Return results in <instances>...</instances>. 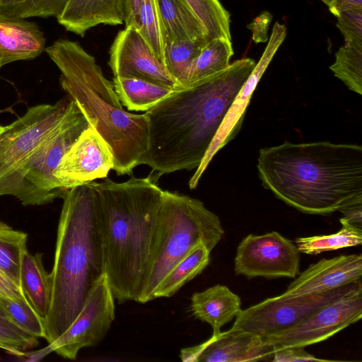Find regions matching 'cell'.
Masks as SVG:
<instances>
[{
  "instance_id": "obj_1",
  "label": "cell",
  "mask_w": 362,
  "mask_h": 362,
  "mask_svg": "<svg viewBox=\"0 0 362 362\" xmlns=\"http://www.w3.org/2000/svg\"><path fill=\"white\" fill-rule=\"evenodd\" d=\"M250 58L236 60L224 71L183 88L147 110V151L142 164L164 174L197 169L236 95L252 72Z\"/></svg>"
},
{
  "instance_id": "obj_2",
  "label": "cell",
  "mask_w": 362,
  "mask_h": 362,
  "mask_svg": "<svg viewBox=\"0 0 362 362\" xmlns=\"http://www.w3.org/2000/svg\"><path fill=\"white\" fill-rule=\"evenodd\" d=\"M257 170L262 185L288 205L327 215L362 204V147L329 141L261 148Z\"/></svg>"
},
{
  "instance_id": "obj_3",
  "label": "cell",
  "mask_w": 362,
  "mask_h": 362,
  "mask_svg": "<svg viewBox=\"0 0 362 362\" xmlns=\"http://www.w3.org/2000/svg\"><path fill=\"white\" fill-rule=\"evenodd\" d=\"M93 183L111 291L118 303H139L153 257L163 190L150 176Z\"/></svg>"
},
{
  "instance_id": "obj_4",
  "label": "cell",
  "mask_w": 362,
  "mask_h": 362,
  "mask_svg": "<svg viewBox=\"0 0 362 362\" xmlns=\"http://www.w3.org/2000/svg\"><path fill=\"white\" fill-rule=\"evenodd\" d=\"M62 198L50 273L52 298L45 320L49 344L73 323L105 274L100 209L93 181L66 189Z\"/></svg>"
},
{
  "instance_id": "obj_5",
  "label": "cell",
  "mask_w": 362,
  "mask_h": 362,
  "mask_svg": "<svg viewBox=\"0 0 362 362\" xmlns=\"http://www.w3.org/2000/svg\"><path fill=\"white\" fill-rule=\"evenodd\" d=\"M45 51L61 72L62 89L109 145L114 158L112 170L117 175H131L142 164L148 148L145 115L123 108L112 82L78 42L59 40Z\"/></svg>"
},
{
  "instance_id": "obj_6",
  "label": "cell",
  "mask_w": 362,
  "mask_h": 362,
  "mask_svg": "<svg viewBox=\"0 0 362 362\" xmlns=\"http://www.w3.org/2000/svg\"><path fill=\"white\" fill-rule=\"evenodd\" d=\"M223 234L218 216L201 201L163 190L153 257L139 303L153 300L162 279L197 245L211 251Z\"/></svg>"
},
{
  "instance_id": "obj_7",
  "label": "cell",
  "mask_w": 362,
  "mask_h": 362,
  "mask_svg": "<svg viewBox=\"0 0 362 362\" xmlns=\"http://www.w3.org/2000/svg\"><path fill=\"white\" fill-rule=\"evenodd\" d=\"M91 126L74 101L58 124L8 173L0 178V196L11 195L24 206H40L62 198L54 173L79 135Z\"/></svg>"
},
{
  "instance_id": "obj_8",
  "label": "cell",
  "mask_w": 362,
  "mask_h": 362,
  "mask_svg": "<svg viewBox=\"0 0 362 362\" xmlns=\"http://www.w3.org/2000/svg\"><path fill=\"white\" fill-rule=\"evenodd\" d=\"M359 281L333 290L300 296H280L241 310L231 328L264 338L289 329L323 305L361 287Z\"/></svg>"
},
{
  "instance_id": "obj_9",
  "label": "cell",
  "mask_w": 362,
  "mask_h": 362,
  "mask_svg": "<svg viewBox=\"0 0 362 362\" xmlns=\"http://www.w3.org/2000/svg\"><path fill=\"white\" fill-rule=\"evenodd\" d=\"M115 298L105 274L90 291L81 311L57 339L46 347L26 353L28 361H36L52 352L74 360L84 347L100 343L110 329L115 317Z\"/></svg>"
},
{
  "instance_id": "obj_10",
  "label": "cell",
  "mask_w": 362,
  "mask_h": 362,
  "mask_svg": "<svg viewBox=\"0 0 362 362\" xmlns=\"http://www.w3.org/2000/svg\"><path fill=\"white\" fill-rule=\"evenodd\" d=\"M361 317L362 286L323 305L295 326L262 339L274 348H305L329 339Z\"/></svg>"
},
{
  "instance_id": "obj_11",
  "label": "cell",
  "mask_w": 362,
  "mask_h": 362,
  "mask_svg": "<svg viewBox=\"0 0 362 362\" xmlns=\"http://www.w3.org/2000/svg\"><path fill=\"white\" fill-rule=\"evenodd\" d=\"M300 259L296 245L278 232L250 234L237 247L234 271L248 279H293L299 274Z\"/></svg>"
},
{
  "instance_id": "obj_12",
  "label": "cell",
  "mask_w": 362,
  "mask_h": 362,
  "mask_svg": "<svg viewBox=\"0 0 362 362\" xmlns=\"http://www.w3.org/2000/svg\"><path fill=\"white\" fill-rule=\"evenodd\" d=\"M69 100L33 106L0 132V178L8 173L62 119Z\"/></svg>"
},
{
  "instance_id": "obj_13",
  "label": "cell",
  "mask_w": 362,
  "mask_h": 362,
  "mask_svg": "<svg viewBox=\"0 0 362 362\" xmlns=\"http://www.w3.org/2000/svg\"><path fill=\"white\" fill-rule=\"evenodd\" d=\"M114 166L112 152L97 130L86 129L63 156L54 177L60 187L69 189L106 178Z\"/></svg>"
},
{
  "instance_id": "obj_14",
  "label": "cell",
  "mask_w": 362,
  "mask_h": 362,
  "mask_svg": "<svg viewBox=\"0 0 362 362\" xmlns=\"http://www.w3.org/2000/svg\"><path fill=\"white\" fill-rule=\"evenodd\" d=\"M113 77L136 78L174 90L181 88L134 27L118 32L110 49Z\"/></svg>"
},
{
  "instance_id": "obj_15",
  "label": "cell",
  "mask_w": 362,
  "mask_h": 362,
  "mask_svg": "<svg viewBox=\"0 0 362 362\" xmlns=\"http://www.w3.org/2000/svg\"><path fill=\"white\" fill-rule=\"evenodd\" d=\"M286 36L285 25L276 22L261 59L236 95L202 162L189 181V187L191 189L197 186L203 173L216 153L238 134L252 95Z\"/></svg>"
},
{
  "instance_id": "obj_16",
  "label": "cell",
  "mask_w": 362,
  "mask_h": 362,
  "mask_svg": "<svg viewBox=\"0 0 362 362\" xmlns=\"http://www.w3.org/2000/svg\"><path fill=\"white\" fill-rule=\"evenodd\" d=\"M274 351V345L257 334L231 328L181 349L180 357L184 362L271 361Z\"/></svg>"
},
{
  "instance_id": "obj_17",
  "label": "cell",
  "mask_w": 362,
  "mask_h": 362,
  "mask_svg": "<svg viewBox=\"0 0 362 362\" xmlns=\"http://www.w3.org/2000/svg\"><path fill=\"white\" fill-rule=\"evenodd\" d=\"M362 255H344L310 264L282 294L300 296L322 293L361 281Z\"/></svg>"
},
{
  "instance_id": "obj_18",
  "label": "cell",
  "mask_w": 362,
  "mask_h": 362,
  "mask_svg": "<svg viewBox=\"0 0 362 362\" xmlns=\"http://www.w3.org/2000/svg\"><path fill=\"white\" fill-rule=\"evenodd\" d=\"M43 33L24 18L0 14V63L33 59L45 49Z\"/></svg>"
},
{
  "instance_id": "obj_19",
  "label": "cell",
  "mask_w": 362,
  "mask_h": 362,
  "mask_svg": "<svg viewBox=\"0 0 362 362\" xmlns=\"http://www.w3.org/2000/svg\"><path fill=\"white\" fill-rule=\"evenodd\" d=\"M57 18L66 30L82 37L100 24L124 23L121 0H69Z\"/></svg>"
},
{
  "instance_id": "obj_20",
  "label": "cell",
  "mask_w": 362,
  "mask_h": 362,
  "mask_svg": "<svg viewBox=\"0 0 362 362\" xmlns=\"http://www.w3.org/2000/svg\"><path fill=\"white\" fill-rule=\"evenodd\" d=\"M190 310L195 318L211 325L212 335H218L221 328L241 310V300L226 286L217 284L194 293L191 298Z\"/></svg>"
},
{
  "instance_id": "obj_21",
  "label": "cell",
  "mask_w": 362,
  "mask_h": 362,
  "mask_svg": "<svg viewBox=\"0 0 362 362\" xmlns=\"http://www.w3.org/2000/svg\"><path fill=\"white\" fill-rule=\"evenodd\" d=\"M21 290L37 315L45 320L52 298V279L42 262V255L25 250L20 268Z\"/></svg>"
},
{
  "instance_id": "obj_22",
  "label": "cell",
  "mask_w": 362,
  "mask_h": 362,
  "mask_svg": "<svg viewBox=\"0 0 362 362\" xmlns=\"http://www.w3.org/2000/svg\"><path fill=\"white\" fill-rule=\"evenodd\" d=\"M163 42L209 39L203 27L184 0H156Z\"/></svg>"
},
{
  "instance_id": "obj_23",
  "label": "cell",
  "mask_w": 362,
  "mask_h": 362,
  "mask_svg": "<svg viewBox=\"0 0 362 362\" xmlns=\"http://www.w3.org/2000/svg\"><path fill=\"white\" fill-rule=\"evenodd\" d=\"M112 84L120 103L129 111L146 112L174 90L136 78L113 77Z\"/></svg>"
},
{
  "instance_id": "obj_24",
  "label": "cell",
  "mask_w": 362,
  "mask_h": 362,
  "mask_svg": "<svg viewBox=\"0 0 362 362\" xmlns=\"http://www.w3.org/2000/svg\"><path fill=\"white\" fill-rule=\"evenodd\" d=\"M210 252L204 245H197L165 276L156 289L153 299L173 296L200 274L209 264Z\"/></svg>"
},
{
  "instance_id": "obj_25",
  "label": "cell",
  "mask_w": 362,
  "mask_h": 362,
  "mask_svg": "<svg viewBox=\"0 0 362 362\" xmlns=\"http://www.w3.org/2000/svg\"><path fill=\"white\" fill-rule=\"evenodd\" d=\"M233 54L231 41L223 38L210 40L192 63L186 86L226 69Z\"/></svg>"
},
{
  "instance_id": "obj_26",
  "label": "cell",
  "mask_w": 362,
  "mask_h": 362,
  "mask_svg": "<svg viewBox=\"0 0 362 362\" xmlns=\"http://www.w3.org/2000/svg\"><path fill=\"white\" fill-rule=\"evenodd\" d=\"M209 40H185L163 43V64L180 88L186 86L192 63Z\"/></svg>"
},
{
  "instance_id": "obj_27",
  "label": "cell",
  "mask_w": 362,
  "mask_h": 362,
  "mask_svg": "<svg viewBox=\"0 0 362 362\" xmlns=\"http://www.w3.org/2000/svg\"><path fill=\"white\" fill-rule=\"evenodd\" d=\"M339 221L341 228L336 233L296 238L295 243L298 251L307 255H317L360 245L362 243V229L352 226L344 218Z\"/></svg>"
},
{
  "instance_id": "obj_28",
  "label": "cell",
  "mask_w": 362,
  "mask_h": 362,
  "mask_svg": "<svg viewBox=\"0 0 362 362\" xmlns=\"http://www.w3.org/2000/svg\"><path fill=\"white\" fill-rule=\"evenodd\" d=\"M28 235L0 221V269L20 288L23 252L27 250Z\"/></svg>"
},
{
  "instance_id": "obj_29",
  "label": "cell",
  "mask_w": 362,
  "mask_h": 362,
  "mask_svg": "<svg viewBox=\"0 0 362 362\" xmlns=\"http://www.w3.org/2000/svg\"><path fill=\"white\" fill-rule=\"evenodd\" d=\"M211 39L231 41L230 14L219 0H184Z\"/></svg>"
},
{
  "instance_id": "obj_30",
  "label": "cell",
  "mask_w": 362,
  "mask_h": 362,
  "mask_svg": "<svg viewBox=\"0 0 362 362\" xmlns=\"http://www.w3.org/2000/svg\"><path fill=\"white\" fill-rule=\"evenodd\" d=\"M329 69L349 89L362 95V45L346 42Z\"/></svg>"
},
{
  "instance_id": "obj_31",
  "label": "cell",
  "mask_w": 362,
  "mask_h": 362,
  "mask_svg": "<svg viewBox=\"0 0 362 362\" xmlns=\"http://www.w3.org/2000/svg\"><path fill=\"white\" fill-rule=\"evenodd\" d=\"M69 0H0V14L26 18L56 17Z\"/></svg>"
},
{
  "instance_id": "obj_32",
  "label": "cell",
  "mask_w": 362,
  "mask_h": 362,
  "mask_svg": "<svg viewBox=\"0 0 362 362\" xmlns=\"http://www.w3.org/2000/svg\"><path fill=\"white\" fill-rule=\"evenodd\" d=\"M0 308L8 319L18 328L35 337L45 339V320L30 305L0 298Z\"/></svg>"
},
{
  "instance_id": "obj_33",
  "label": "cell",
  "mask_w": 362,
  "mask_h": 362,
  "mask_svg": "<svg viewBox=\"0 0 362 362\" xmlns=\"http://www.w3.org/2000/svg\"><path fill=\"white\" fill-rule=\"evenodd\" d=\"M136 30L163 63V42L156 0H144Z\"/></svg>"
},
{
  "instance_id": "obj_34",
  "label": "cell",
  "mask_w": 362,
  "mask_h": 362,
  "mask_svg": "<svg viewBox=\"0 0 362 362\" xmlns=\"http://www.w3.org/2000/svg\"><path fill=\"white\" fill-rule=\"evenodd\" d=\"M38 344L35 337L18 328L0 308V349L13 355L25 356L27 350Z\"/></svg>"
},
{
  "instance_id": "obj_35",
  "label": "cell",
  "mask_w": 362,
  "mask_h": 362,
  "mask_svg": "<svg viewBox=\"0 0 362 362\" xmlns=\"http://www.w3.org/2000/svg\"><path fill=\"white\" fill-rule=\"evenodd\" d=\"M337 17L346 42L362 45V7L342 11Z\"/></svg>"
},
{
  "instance_id": "obj_36",
  "label": "cell",
  "mask_w": 362,
  "mask_h": 362,
  "mask_svg": "<svg viewBox=\"0 0 362 362\" xmlns=\"http://www.w3.org/2000/svg\"><path fill=\"white\" fill-rule=\"evenodd\" d=\"M272 362H296V361H333L315 357L304 350V347H281L274 348Z\"/></svg>"
},
{
  "instance_id": "obj_37",
  "label": "cell",
  "mask_w": 362,
  "mask_h": 362,
  "mask_svg": "<svg viewBox=\"0 0 362 362\" xmlns=\"http://www.w3.org/2000/svg\"><path fill=\"white\" fill-rule=\"evenodd\" d=\"M272 16L268 11H264L247 25L248 29L252 33L255 42H265L268 40L267 33Z\"/></svg>"
},
{
  "instance_id": "obj_38",
  "label": "cell",
  "mask_w": 362,
  "mask_h": 362,
  "mask_svg": "<svg viewBox=\"0 0 362 362\" xmlns=\"http://www.w3.org/2000/svg\"><path fill=\"white\" fill-rule=\"evenodd\" d=\"M0 298H9L29 305L21 288L0 269Z\"/></svg>"
},
{
  "instance_id": "obj_39",
  "label": "cell",
  "mask_w": 362,
  "mask_h": 362,
  "mask_svg": "<svg viewBox=\"0 0 362 362\" xmlns=\"http://www.w3.org/2000/svg\"><path fill=\"white\" fill-rule=\"evenodd\" d=\"M125 27L137 28L144 0H121Z\"/></svg>"
},
{
  "instance_id": "obj_40",
  "label": "cell",
  "mask_w": 362,
  "mask_h": 362,
  "mask_svg": "<svg viewBox=\"0 0 362 362\" xmlns=\"http://www.w3.org/2000/svg\"><path fill=\"white\" fill-rule=\"evenodd\" d=\"M348 223L362 229V204H354L345 207L339 211Z\"/></svg>"
},
{
  "instance_id": "obj_41",
  "label": "cell",
  "mask_w": 362,
  "mask_h": 362,
  "mask_svg": "<svg viewBox=\"0 0 362 362\" xmlns=\"http://www.w3.org/2000/svg\"><path fill=\"white\" fill-rule=\"evenodd\" d=\"M362 7V0H336L334 5L329 8L336 17L342 11Z\"/></svg>"
},
{
  "instance_id": "obj_42",
  "label": "cell",
  "mask_w": 362,
  "mask_h": 362,
  "mask_svg": "<svg viewBox=\"0 0 362 362\" xmlns=\"http://www.w3.org/2000/svg\"><path fill=\"white\" fill-rule=\"evenodd\" d=\"M324 2L329 8L332 7L335 3L336 0H321Z\"/></svg>"
},
{
  "instance_id": "obj_43",
  "label": "cell",
  "mask_w": 362,
  "mask_h": 362,
  "mask_svg": "<svg viewBox=\"0 0 362 362\" xmlns=\"http://www.w3.org/2000/svg\"><path fill=\"white\" fill-rule=\"evenodd\" d=\"M3 66L1 65V64L0 63V69Z\"/></svg>"
}]
</instances>
